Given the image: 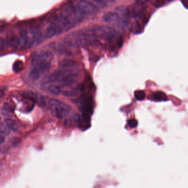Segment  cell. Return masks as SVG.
<instances>
[{
  "label": "cell",
  "mask_w": 188,
  "mask_h": 188,
  "mask_svg": "<svg viewBox=\"0 0 188 188\" xmlns=\"http://www.w3.org/2000/svg\"><path fill=\"white\" fill-rule=\"evenodd\" d=\"M92 36L86 30L74 31L66 36L64 38L65 44L71 47H79L91 41Z\"/></svg>",
  "instance_id": "obj_4"
},
{
  "label": "cell",
  "mask_w": 188,
  "mask_h": 188,
  "mask_svg": "<svg viewBox=\"0 0 188 188\" xmlns=\"http://www.w3.org/2000/svg\"><path fill=\"white\" fill-rule=\"evenodd\" d=\"M114 13L117 14V16H118L120 20L128 25H129L131 16L128 6H120L116 7L114 9Z\"/></svg>",
  "instance_id": "obj_9"
},
{
  "label": "cell",
  "mask_w": 188,
  "mask_h": 188,
  "mask_svg": "<svg viewBox=\"0 0 188 188\" xmlns=\"http://www.w3.org/2000/svg\"><path fill=\"white\" fill-rule=\"evenodd\" d=\"M152 98L153 100L157 102H165L168 100V97L164 92L162 91H156L152 94Z\"/></svg>",
  "instance_id": "obj_13"
},
{
  "label": "cell",
  "mask_w": 188,
  "mask_h": 188,
  "mask_svg": "<svg viewBox=\"0 0 188 188\" xmlns=\"http://www.w3.org/2000/svg\"><path fill=\"white\" fill-rule=\"evenodd\" d=\"M131 31L134 33H139L141 31L140 25L137 22H135L132 24L131 27Z\"/></svg>",
  "instance_id": "obj_22"
},
{
  "label": "cell",
  "mask_w": 188,
  "mask_h": 188,
  "mask_svg": "<svg viewBox=\"0 0 188 188\" xmlns=\"http://www.w3.org/2000/svg\"><path fill=\"white\" fill-rule=\"evenodd\" d=\"M9 129L7 128L6 125H5V123H1V126H0V134L1 136L5 137L7 136L9 134Z\"/></svg>",
  "instance_id": "obj_19"
},
{
  "label": "cell",
  "mask_w": 188,
  "mask_h": 188,
  "mask_svg": "<svg viewBox=\"0 0 188 188\" xmlns=\"http://www.w3.org/2000/svg\"><path fill=\"white\" fill-rule=\"evenodd\" d=\"M103 20L105 22L114 25L118 29H125L128 26V25L120 19L117 14L113 12H109L104 14L103 16Z\"/></svg>",
  "instance_id": "obj_8"
},
{
  "label": "cell",
  "mask_w": 188,
  "mask_h": 188,
  "mask_svg": "<svg viewBox=\"0 0 188 188\" xmlns=\"http://www.w3.org/2000/svg\"><path fill=\"white\" fill-rule=\"evenodd\" d=\"M29 34L33 41L34 45H38L40 44L42 41V34L41 30L37 27H31L29 30Z\"/></svg>",
  "instance_id": "obj_10"
},
{
  "label": "cell",
  "mask_w": 188,
  "mask_h": 188,
  "mask_svg": "<svg viewBox=\"0 0 188 188\" xmlns=\"http://www.w3.org/2000/svg\"><path fill=\"white\" fill-rule=\"evenodd\" d=\"M128 124L130 128L134 129L138 125V122L135 119H129L128 121Z\"/></svg>",
  "instance_id": "obj_24"
},
{
  "label": "cell",
  "mask_w": 188,
  "mask_h": 188,
  "mask_svg": "<svg viewBox=\"0 0 188 188\" xmlns=\"http://www.w3.org/2000/svg\"><path fill=\"white\" fill-rule=\"evenodd\" d=\"M47 90L51 94L58 96L61 93L60 87L56 85H50L48 87Z\"/></svg>",
  "instance_id": "obj_17"
},
{
  "label": "cell",
  "mask_w": 188,
  "mask_h": 188,
  "mask_svg": "<svg viewBox=\"0 0 188 188\" xmlns=\"http://www.w3.org/2000/svg\"><path fill=\"white\" fill-rule=\"evenodd\" d=\"M13 113L14 110L9 105V104L7 103H4L1 109L2 114L5 117H8L11 116Z\"/></svg>",
  "instance_id": "obj_15"
},
{
  "label": "cell",
  "mask_w": 188,
  "mask_h": 188,
  "mask_svg": "<svg viewBox=\"0 0 188 188\" xmlns=\"http://www.w3.org/2000/svg\"><path fill=\"white\" fill-rule=\"evenodd\" d=\"M41 74L38 69L36 68H33L29 72V77L33 81H37L41 77Z\"/></svg>",
  "instance_id": "obj_16"
},
{
  "label": "cell",
  "mask_w": 188,
  "mask_h": 188,
  "mask_svg": "<svg viewBox=\"0 0 188 188\" xmlns=\"http://www.w3.org/2000/svg\"><path fill=\"white\" fill-rule=\"evenodd\" d=\"M59 66L64 69H75L78 67L79 64L71 59H64L59 63Z\"/></svg>",
  "instance_id": "obj_11"
},
{
  "label": "cell",
  "mask_w": 188,
  "mask_h": 188,
  "mask_svg": "<svg viewBox=\"0 0 188 188\" xmlns=\"http://www.w3.org/2000/svg\"><path fill=\"white\" fill-rule=\"evenodd\" d=\"M182 4L183 5L185 8L186 9H188V1H181Z\"/></svg>",
  "instance_id": "obj_26"
},
{
  "label": "cell",
  "mask_w": 188,
  "mask_h": 188,
  "mask_svg": "<svg viewBox=\"0 0 188 188\" xmlns=\"http://www.w3.org/2000/svg\"><path fill=\"white\" fill-rule=\"evenodd\" d=\"M128 7L131 17L134 18H141L145 13L147 6L143 1H137L134 4L130 5Z\"/></svg>",
  "instance_id": "obj_7"
},
{
  "label": "cell",
  "mask_w": 188,
  "mask_h": 188,
  "mask_svg": "<svg viewBox=\"0 0 188 188\" xmlns=\"http://www.w3.org/2000/svg\"><path fill=\"white\" fill-rule=\"evenodd\" d=\"M135 98L136 99L137 101H143L146 97V94L145 92L142 90H137L134 92Z\"/></svg>",
  "instance_id": "obj_20"
},
{
  "label": "cell",
  "mask_w": 188,
  "mask_h": 188,
  "mask_svg": "<svg viewBox=\"0 0 188 188\" xmlns=\"http://www.w3.org/2000/svg\"><path fill=\"white\" fill-rule=\"evenodd\" d=\"M60 14L66 18L73 28L82 23L85 17L76 6L71 3L67 4L63 7Z\"/></svg>",
  "instance_id": "obj_5"
},
{
  "label": "cell",
  "mask_w": 188,
  "mask_h": 188,
  "mask_svg": "<svg viewBox=\"0 0 188 188\" xmlns=\"http://www.w3.org/2000/svg\"><path fill=\"white\" fill-rule=\"evenodd\" d=\"M46 107L50 110L54 117L59 119L67 117L71 112L69 105L55 98H47Z\"/></svg>",
  "instance_id": "obj_3"
},
{
  "label": "cell",
  "mask_w": 188,
  "mask_h": 188,
  "mask_svg": "<svg viewBox=\"0 0 188 188\" xmlns=\"http://www.w3.org/2000/svg\"><path fill=\"white\" fill-rule=\"evenodd\" d=\"M56 35H58V31L57 30V29L53 25H50L47 27V28L45 29L44 38L45 39H48L52 38V37Z\"/></svg>",
  "instance_id": "obj_12"
},
{
  "label": "cell",
  "mask_w": 188,
  "mask_h": 188,
  "mask_svg": "<svg viewBox=\"0 0 188 188\" xmlns=\"http://www.w3.org/2000/svg\"><path fill=\"white\" fill-rule=\"evenodd\" d=\"M23 69V63L21 60H17L13 65V70L14 72L18 73Z\"/></svg>",
  "instance_id": "obj_18"
},
{
  "label": "cell",
  "mask_w": 188,
  "mask_h": 188,
  "mask_svg": "<svg viewBox=\"0 0 188 188\" xmlns=\"http://www.w3.org/2000/svg\"><path fill=\"white\" fill-rule=\"evenodd\" d=\"M86 30L93 38L104 41H113L117 38L118 35V33L114 28L109 26H92L88 28Z\"/></svg>",
  "instance_id": "obj_2"
},
{
  "label": "cell",
  "mask_w": 188,
  "mask_h": 188,
  "mask_svg": "<svg viewBox=\"0 0 188 188\" xmlns=\"http://www.w3.org/2000/svg\"><path fill=\"white\" fill-rule=\"evenodd\" d=\"M62 94L67 97H75L78 95V92L76 91H64L62 92Z\"/></svg>",
  "instance_id": "obj_21"
},
{
  "label": "cell",
  "mask_w": 188,
  "mask_h": 188,
  "mask_svg": "<svg viewBox=\"0 0 188 188\" xmlns=\"http://www.w3.org/2000/svg\"><path fill=\"white\" fill-rule=\"evenodd\" d=\"M53 54L47 51H40L35 53L31 59V65L33 68L38 69L41 75L49 71L53 60Z\"/></svg>",
  "instance_id": "obj_1"
},
{
  "label": "cell",
  "mask_w": 188,
  "mask_h": 188,
  "mask_svg": "<svg viewBox=\"0 0 188 188\" xmlns=\"http://www.w3.org/2000/svg\"><path fill=\"white\" fill-rule=\"evenodd\" d=\"M7 45V42L3 39H1V41H0V48H1V51H3V50L5 49V47H6V45Z\"/></svg>",
  "instance_id": "obj_25"
},
{
  "label": "cell",
  "mask_w": 188,
  "mask_h": 188,
  "mask_svg": "<svg viewBox=\"0 0 188 188\" xmlns=\"http://www.w3.org/2000/svg\"><path fill=\"white\" fill-rule=\"evenodd\" d=\"M108 1H93V3H95L94 5L96 6L97 7H101V8H105L107 7Z\"/></svg>",
  "instance_id": "obj_23"
},
{
  "label": "cell",
  "mask_w": 188,
  "mask_h": 188,
  "mask_svg": "<svg viewBox=\"0 0 188 188\" xmlns=\"http://www.w3.org/2000/svg\"><path fill=\"white\" fill-rule=\"evenodd\" d=\"M76 6L84 16L93 15L98 12V8L93 3L88 1H80Z\"/></svg>",
  "instance_id": "obj_6"
},
{
  "label": "cell",
  "mask_w": 188,
  "mask_h": 188,
  "mask_svg": "<svg viewBox=\"0 0 188 188\" xmlns=\"http://www.w3.org/2000/svg\"><path fill=\"white\" fill-rule=\"evenodd\" d=\"M4 123L9 130H12L14 132H16L18 131V124L14 120L9 118H6L4 120Z\"/></svg>",
  "instance_id": "obj_14"
}]
</instances>
